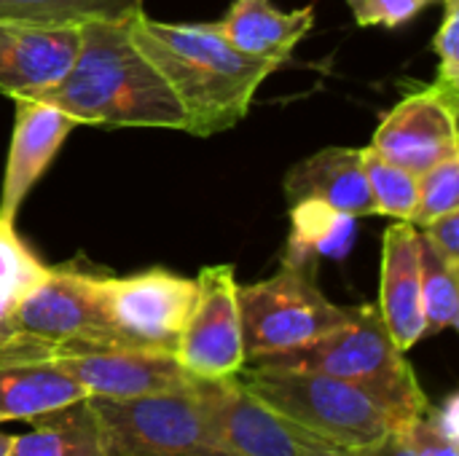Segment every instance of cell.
<instances>
[{"label":"cell","mask_w":459,"mask_h":456,"mask_svg":"<svg viewBox=\"0 0 459 456\" xmlns=\"http://www.w3.org/2000/svg\"><path fill=\"white\" fill-rule=\"evenodd\" d=\"M126 22H83L78 51L65 75L32 94L75 124L145 126L186 132L188 121L159 70L143 56Z\"/></svg>","instance_id":"1"},{"label":"cell","mask_w":459,"mask_h":456,"mask_svg":"<svg viewBox=\"0 0 459 456\" xmlns=\"http://www.w3.org/2000/svg\"><path fill=\"white\" fill-rule=\"evenodd\" d=\"M134 46L180 102L188 134L210 137L237 126L258 86L282 65L237 51L218 24H169L140 11L129 22Z\"/></svg>","instance_id":"2"},{"label":"cell","mask_w":459,"mask_h":456,"mask_svg":"<svg viewBox=\"0 0 459 456\" xmlns=\"http://www.w3.org/2000/svg\"><path fill=\"white\" fill-rule=\"evenodd\" d=\"M237 379L293 425L347 452L403 430L430 403L417 376L401 382H352L245 366Z\"/></svg>","instance_id":"3"},{"label":"cell","mask_w":459,"mask_h":456,"mask_svg":"<svg viewBox=\"0 0 459 456\" xmlns=\"http://www.w3.org/2000/svg\"><path fill=\"white\" fill-rule=\"evenodd\" d=\"M315 271L282 261L277 274L237 285L247 363L312 344L352 320L355 306L333 304L317 288Z\"/></svg>","instance_id":"4"},{"label":"cell","mask_w":459,"mask_h":456,"mask_svg":"<svg viewBox=\"0 0 459 456\" xmlns=\"http://www.w3.org/2000/svg\"><path fill=\"white\" fill-rule=\"evenodd\" d=\"M89 400L100 419L102 456H231L215 441L204 382L180 392Z\"/></svg>","instance_id":"5"},{"label":"cell","mask_w":459,"mask_h":456,"mask_svg":"<svg viewBox=\"0 0 459 456\" xmlns=\"http://www.w3.org/2000/svg\"><path fill=\"white\" fill-rule=\"evenodd\" d=\"M94 298L118 349L175 355L196 304V280L167 269L94 277Z\"/></svg>","instance_id":"6"},{"label":"cell","mask_w":459,"mask_h":456,"mask_svg":"<svg viewBox=\"0 0 459 456\" xmlns=\"http://www.w3.org/2000/svg\"><path fill=\"white\" fill-rule=\"evenodd\" d=\"M245 366L258 371L323 374L352 382H401L417 376L403 352L390 339L377 304L355 306V314L347 325L325 333L312 344L266 355Z\"/></svg>","instance_id":"7"},{"label":"cell","mask_w":459,"mask_h":456,"mask_svg":"<svg viewBox=\"0 0 459 456\" xmlns=\"http://www.w3.org/2000/svg\"><path fill=\"white\" fill-rule=\"evenodd\" d=\"M237 285L231 263L207 266L196 277V304L175 349V360L194 379H231L247 363Z\"/></svg>","instance_id":"8"},{"label":"cell","mask_w":459,"mask_h":456,"mask_svg":"<svg viewBox=\"0 0 459 456\" xmlns=\"http://www.w3.org/2000/svg\"><path fill=\"white\" fill-rule=\"evenodd\" d=\"M459 94L428 86L401 99L377 126L371 151L390 164L422 175L438 161L459 153Z\"/></svg>","instance_id":"9"},{"label":"cell","mask_w":459,"mask_h":456,"mask_svg":"<svg viewBox=\"0 0 459 456\" xmlns=\"http://www.w3.org/2000/svg\"><path fill=\"white\" fill-rule=\"evenodd\" d=\"M204 398L218 446L231 456H307L317 435L293 425L237 376L204 382Z\"/></svg>","instance_id":"10"},{"label":"cell","mask_w":459,"mask_h":456,"mask_svg":"<svg viewBox=\"0 0 459 456\" xmlns=\"http://www.w3.org/2000/svg\"><path fill=\"white\" fill-rule=\"evenodd\" d=\"M89 398H143L161 392H180L196 387L202 379H194L175 355L161 352H137V349H102L75 357L56 360Z\"/></svg>","instance_id":"11"},{"label":"cell","mask_w":459,"mask_h":456,"mask_svg":"<svg viewBox=\"0 0 459 456\" xmlns=\"http://www.w3.org/2000/svg\"><path fill=\"white\" fill-rule=\"evenodd\" d=\"M13 99H16V116H13V134H11V148H8L3 188H0V223L16 220L24 196L40 180L46 167L54 161L73 126H78L67 113H62L48 102L30 99V97H13Z\"/></svg>","instance_id":"12"},{"label":"cell","mask_w":459,"mask_h":456,"mask_svg":"<svg viewBox=\"0 0 459 456\" xmlns=\"http://www.w3.org/2000/svg\"><path fill=\"white\" fill-rule=\"evenodd\" d=\"M81 43L73 24H30L0 19V91L32 97L56 83Z\"/></svg>","instance_id":"13"},{"label":"cell","mask_w":459,"mask_h":456,"mask_svg":"<svg viewBox=\"0 0 459 456\" xmlns=\"http://www.w3.org/2000/svg\"><path fill=\"white\" fill-rule=\"evenodd\" d=\"M377 306L401 352H409L425 339L420 231L409 220H395L385 231L382 293Z\"/></svg>","instance_id":"14"},{"label":"cell","mask_w":459,"mask_h":456,"mask_svg":"<svg viewBox=\"0 0 459 456\" xmlns=\"http://www.w3.org/2000/svg\"><path fill=\"white\" fill-rule=\"evenodd\" d=\"M288 199H320L347 215H377L363 169V148H323L285 175Z\"/></svg>","instance_id":"15"},{"label":"cell","mask_w":459,"mask_h":456,"mask_svg":"<svg viewBox=\"0 0 459 456\" xmlns=\"http://www.w3.org/2000/svg\"><path fill=\"white\" fill-rule=\"evenodd\" d=\"M315 8L280 11L272 0H234L218 30L242 54L285 65L296 43L312 30Z\"/></svg>","instance_id":"16"},{"label":"cell","mask_w":459,"mask_h":456,"mask_svg":"<svg viewBox=\"0 0 459 456\" xmlns=\"http://www.w3.org/2000/svg\"><path fill=\"white\" fill-rule=\"evenodd\" d=\"M83 398L86 390L56 360L0 363V422L32 425Z\"/></svg>","instance_id":"17"},{"label":"cell","mask_w":459,"mask_h":456,"mask_svg":"<svg viewBox=\"0 0 459 456\" xmlns=\"http://www.w3.org/2000/svg\"><path fill=\"white\" fill-rule=\"evenodd\" d=\"M358 218L320 199L296 202L290 210V237L285 263L317 269L320 258H344L355 242Z\"/></svg>","instance_id":"18"},{"label":"cell","mask_w":459,"mask_h":456,"mask_svg":"<svg viewBox=\"0 0 459 456\" xmlns=\"http://www.w3.org/2000/svg\"><path fill=\"white\" fill-rule=\"evenodd\" d=\"M8 456H102L100 419L89 398L32 422L27 435H13Z\"/></svg>","instance_id":"19"},{"label":"cell","mask_w":459,"mask_h":456,"mask_svg":"<svg viewBox=\"0 0 459 456\" xmlns=\"http://www.w3.org/2000/svg\"><path fill=\"white\" fill-rule=\"evenodd\" d=\"M143 11V0H0V19L30 24L126 22Z\"/></svg>","instance_id":"20"},{"label":"cell","mask_w":459,"mask_h":456,"mask_svg":"<svg viewBox=\"0 0 459 456\" xmlns=\"http://www.w3.org/2000/svg\"><path fill=\"white\" fill-rule=\"evenodd\" d=\"M420 263H422L425 336H436V333L457 328L459 266L446 263L422 237H420Z\"/></svg>","instance_id":"21"},{"label":"cell","mask_w":459,"mask_h":456,"mask_svg":"<svg viewBox=\"0 0 459 456\" xmlns=\"http://www.w3.org/2000/svg\"><path fill=\"white\" fill-rule=\"evenodd\" d=\"M363 169L377 215L393 220H411L420 194V175H411L409 169L390 164L371 148H363Z\"/></svg>","instance_id":"22"},{"label":"cell","mask_w":459,"mask_h":456,"mask_svg":"<svg viewBox=\"0 0 459 456\" xmlns=\"http://www.w3.org/2000/svg\"><path fill=\"white\" fill-rule=\"evenodd\" d=\"M457 406V395H449L438 406L428 403L420 417L398 430L403 443L417 456H459Z\"/></svg>","instance_id":"23"},{"label":"cell","mask_w":459,"mask_h":456,"mask_svg":"<svg viewBox=\"0 0 459 456\" xmlns=\"http://www.w3.org/2000/svg\"><path fill=\"white\" fill-rule=\"evenodd\" d=\"M48 271L51 269L19 239L13 223H0V296L19 304L48 277Z\"/></svg>","instance_id":"24"},{"label":"cell","mask_w":459,"mask_h":456,"mask_svg":"<svg viewBox=\"0 0 459 456\" xmlns=\"http://www.w3.org/2000/svg\"><path fill=\"white\" fill-rule=\"evenodd\" d=\"M459 210V153L438 161L428 172L420 175L417 207L411 212V226L422 228L430 220L457 212Z\"/></svg>","instance_id":"25"},{"label":"cell","mask_w":459,"mask_h":456,"mask_svg":"<svg viewBox=\"0 0 459 456\" xmlns=\"http://www.w3.org/2000/svg\"><path fill=\"white\" fill-rule=\"evenodd\" d=\"M433 48L438 56L436 86L459 94V0H444V19L433 38Z\"/></svg>","instance_id":"26"},{"label":"cell","mask_w":459,"mask_h":456,"mask_svg":"<svg viewBox=\"0 0 459 456\" xmlns=\"http://www.w3.org/2000/svg\"><path fill=\"white\" fill-rule=\"evenodd\" d=\"M360 27H401L436 0H347Z\"/></svg>","instance_id":"27"},{"label":"cell","mask_w":459,"mask_h":456,"mask_svg":"<svg viewBox=\"0 0 459 456\" xmlns=\"http://www.w3.org/2000/svg\"><path fill=\"white\" fill-rule=\"evenodd\" d=\"M420 237L452 266H459V210L417 228Z\"/></svg>","instance_id":"28"},{"label":"cell","mask_w":459,"mask_h":456,"mask_svg":"<svg viewBox=\"0 0 459 456\" xmlns=\"http://www.w3.org/2000/svg\"><path fill=\"white\" fill-rule=\"evenodd\" d=\"M350 456H417L401 438V433H390L385 435L382 441L371 443V446H363V449H355L350 452Z\"/></svg>","instance_id":"29"},{"label":"cell","mask_w":459,"mask_h":456,"mask_svg":"<svg viewBox=\"0 0 459 456\" xmlns=\"http://www.w3.org/2000/svg\"><path fill=\"white\" fill-rule=\"evenodd\" d=\"M307 456H350V452H347V449H339V446H333V443H328V441H323V438H317V441L309 446Z\"/></svg>","instance_id":"30"},{"label":"cell","mask_w":459,"mask_h":456,"mask_svg":"<svg viewBox=\"0 0 459 456\" xmlns=\"http://www.w3.org/2000/svg\"><path fill=\"white\" fill-rule=\"evenodd\" d=\"M13 309H16V301H11V298L0 296V328L8 323V317L13 314Z\"/></svg>","instance_id":"31"},{"label":"cell","mask_w":459,"mask_h":456,"mask_svg":"<svg viewBox=\"0 0 459 456\" xmlns=\"http://www.w3.org/2000/svg\"><path fill=\"white\" fill-rule=\"evenodd\" d=\"M11 443H13V435L0 433V456H8V452H11Z\"/></svg>","instance_id":"32"}]
</instances>
